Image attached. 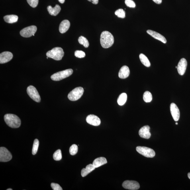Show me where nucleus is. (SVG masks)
Returning <instances> with one entry per match:
<instances>
[{"label": "nucleus", "mask_w": 190, "mask_h": 190, "mask_svg": "<svg viewBox=\"0 0 190 190\" xmlns=\"http://www.w3.org/2000/svg\"><path fill=\"white\" fill-rule=\"evenodd\" d=\"M100 42L103 48H109L114 44V37L110 32L104 31L101 34Z\"/></svg>", "instance_id": "1"}, {"label": "nucleus", "mask_w": 190, "mask_h": 190, "mask_svg": "<svg viewBox=\"0 0 190 190\" xmlns=\"http://www.w3.org/2000/svg\"><path fill=\"white\" fill-rule=\"evenodd\" d=\"M4 119L8 126L13 128H19L21 120L17 116L12 114H7L4 116Z\"/></svg>", "instance_id": "2"}, {"label": "nucleus", "mask_w": 190, "mask_h": 190, "mask_svg": "<svg viewBox=\"0 0 190 190\" xmlns=\"http://www.w3.org/2000/svg\"><path fill=\"white\" fill-rule=\"evenodd\" d=\"M64 52L61 47H55L47 53L46 56L49 58H52L56 61L62 60L64 56Z\"/></svg>", "instance_id": "3"}, {"label": "nucleus", "mask_w": 190, "mask_h": 190, "mask_svg": "<svg viewBox=\"0 0 190 190\" xmlns=\"http://www.w3.org/2000/svg\"><path fill=\"white\" fill-rule=\"evenodd\" d=\"M73 72L72 69H66L54 74L51 76V79L54 81H60L70 76L72 74Z\"/></svg>", "instance_id": "4"}, {"label": "nucleus", "mask_w": 190, "mask_h": 190, "mask_svg": "<svg viewBox=\"0 0 190 190\" xmlns=\"http://www.w3.org/2000/svg\"><path fill=\"white\" fill-rule=\"evenodd\" d=\"M84 89L83 87H77L73 89L68 94V98L71 101H75L80 99L83 95Z\"/></svg>", "instance_id": "5"}, {"label": "nucleus", "mask_w": 190, "mask_h": 190, "mask_svg": "<svg viewBox=\"0 0 190 190\" xmlns=\"http://www.w3.org/2000/svg\"><path fill=\"white\" fill-rule=\"evenodd\" d=\"M136 150L139 154L148 158H152L155 155V151L152 149L145 146H137Z\"/></svg>", "instance_id": "6"}, {"label": "nucleus", "mask_w": 190, "mask_h": 190, "mask_svg": "<svg viewBox=\"0 0 190 190\" xmlns=\"http://www.w3.org/2000/svg\"><path fill=\"white\" fill-rule=\"evenodd\" d=\"M27 92L29 96L37 103H40L41 101V97L37 90L32 86H30L27 89Z\"/></svg>", "instance_id": "7"}, {"label": "nucleus", "mask_w": 190, "mask_h": 190, "mask_svg": "<svg viewBox=\"0 0 190 190\" xmlns=\"http://www.w3.org/2000/svg\"><path fill=\"white\" fill-rule=\"evenodd\" d=\"M37 30V28L36 26H32L24 28L20 31V35L23 37L28 38H30L32 35L34 36V34Z\"/></svg>", "instance_id": "8"}, {"label": "nucleus", "mask_w": 190, "mask_h": 190, "mask_svg": "<svg viewBox=\"0 0 190 190\" xmlns=\"http://www.w3.org/2000/svg\"><path fill=\"white\" fill-rule=\"evenodd\" d=\"M12 155L11 153L5 147L0 148V161L1 162H7L11 160Z\"/></svg>", "instance_id": "9"}, {"label": "nucleus", "mask_w": 190, "mask_h": 190, "mask_svg": "<svg viewBox=\"0 0 190 190\" xmlns=\"http://www.w3.org/2000/svg\"><path fill=\"white\" fill-rule=\"evenodd\" d=\"M122 186L124 188L131 190H138L140 188L139 183L134 181H125L122 184Z\"/></svg>", "instance_id": "10"}, {"label": "nucleus", "mask_w": 190, "mask_h": 190, "mask_svg": "<svg viewBox=\"0 0 190 190\" xmlns=\"http://www.w3.org/2000/svg\"><path fill=\"white\" fill-rule=\"evenodd\" d=\"M170 110L173 120L176 122L178 121L180 117V112L178 107L175 103H172L170 104Z\"/></svg>", "instance_id": "11"}, {"label": "nucleus", "mask_w": 190, "mask_h": 190, "mask_svg": "<svg viewBox=\"0 0 190 190\" xmlns=\"http://www.w3.org/2000/svg\"><path fill=\"white\" fill-rule=\"evenodd\" d=\"M187 66V61L185 58L181 59L177 66V70L179 74L181 75L184 74Z\"/></svg>", "instance_id": "12"}, {"label": "nucleus", "mask_w": 190, "mask_h": 190, "mask_svg": "<svg viewBox=\"0 0 190 190\" xmlns=\"http://www.w3.org/2000/svg\"><path fill=\"white\" fill-rule=\"evenodd\" d=\"M86 121L88 123L95 126H99L101 123V120L100 118L93 114H90L87 116Z\"/></svg>", "instance_id": "13"}, {"label": "nucleus", "mask_w": 190, "mask_h": 190, "mask_svg": "<svg viewBox=\"0 0 190 190\" xmlns=\"http://www.w3.org/2000/svg\"><path fill=\"white\" fill-rule=\"evenodd\" d=\"M150 127L148 125L143 126L139 131V134L142 138L148 139L150 137L151 134L150 132Z\"/></svg>", "instance_id": "14"}, {"label": "nucleus", "mask_w": 190, "mask_h": 190, "mask_svg": "<svg viewBox=\"0 0 190 190\" xmlns=\"http://www.w3.org/2000/svg\"><path fill=\"white\" fill-rule=\"evenodd\" d=\"M13 56L11 53L5 52L0 54V63L3 64L9 62L13 59Z\"/></svg>", "instance_id": "15"}, {"label": "nucleus", "mask_w": 190, "mask_h": 190, "mask_svg": "<svg viewBox=\"0 0 190 190\" xmlns=\"http://www.w3.org/2000/svg\"><path fill=\"white\" fill-rule=\"evenodd\" d=\"M147 33L156 39L161 41L164 44H166L167 40L164 36L152 30H148L147 31Z\"/></svg>", "instance_id": "16"}, {"label": "nucleus", "mask_w": 190, "mask_h": 190, "mask_svg": "<svg viewBox=\"0 0 190 190\" xmlns=\"http://www.w3.org/2000/svg\"><path fill=\"white\" fill-rule=\"evenodd\" d=\"M130 71L129 68L126 66H122L119 71L118 76L120 79H125L129 76Z\"/></svg>", "instance_id": "17"}, {"label": "nucleus", "mask_w": 190, "mask_h": 190, "mask_svg": "<svg viewBox=\"0 0 190 190\" xmlns=\"http://www.w3.org/2000/svg\"><path fill=\"white\" fill-rule=\"evenodd\" d=\"M70 26V23L67 20H63L60 24L59 30L61 33H65L69 29Z\"/></svg>", "instance_id": "18"}, {"label": "nucleus", "mask_w": 190, "mask_h": 190, "mask_svg": "<svg viewBox=\"0 0 190 190\" xmlns=\"http://www.w3.org/2000/svg\"><path fill=\"white\" fill-rule=\"evenodd\" d=\"M49 13L51 15L56 16L60 13L61 10V8L59 5H56L54 8H52V6H49L47 8Z\"/></svg>", "instance_id": "19"}, {"label": "nucleus", "mask_w": 190, "mask_h": 190, "mask_svg": "<svg viewBox=\"0 0 190 190\" xmlns=\"http://www.w3.org/2000/svg\"><path fill=\"white\" fill-rule=\"evenodd\" d=\"M107 163V159L105 157H100L94 161L93 164L95 168L101 167Z\"/></svg>", "instance_id": "20"}, {"label": "nucleus", "mask_w": 190, "mask_h": 190, "mask_svg": "<svg viewBox=\"0 0 190 190\" xmlns=\"http://www.w3.org/2000/svg\"><path fill=\"white\" fill-rule=\"evenodd\" d=\"M95 167L92 164L88 165L85 168H83L81 170V174L82 176L84 177L89 174V173L95 170Z\"/></svg>", "instance_id": "21"}, {"label": "nucleus", "mask_w": 190, "mask_h": 190, "mask_svg": "<svg viewBox=\"0 0 190 190\" xmlns=\"http://www.w3.org/2000/svg\"><path fill=\"white\" fill-rule=\"evenodd\" d=\"M18 17L16 15H7L4 17V19L5 22L9 23H16L18 21Z\"/></svg>", "instance_id": "22"}, {"label": "nucleus", "mask_w": 190, "mask_h": 190, "mask_svg": "<svg viewBox=\"0 0 190 190\" xmlns=\"http://www.w3.org/2000/svg\"><path fill=\"white\" fill-rule=\"evenodd\" d=\"M127 99V95L125 93H122L120 95L117 99L118 105L122 106L125 103Z\"/></svg>", "instance_id": "23"}, {"label": "nucleus", "mask_w": 190, "mask_h": 190, "mask_svg": "<svg viewBox=\"0 0 190 190\" xmlns=\"http://www.w3.org/2000/svg\"><path fill=\"white\" fill-rule=\"evenodd\" d=\"M139 57L141 62L143 65L148 67L150 66L151 64L150 61L145 55L143 54H140Z\"/></svg>", "instance_id": "24"}, {"label": "nucleus", "mask_w": 190, "mask_h": 190, "mask_svg": "<svg viewBox=\"0 0 190 190\" xmlns=\"http://www.w3.org/2000/svg\"><path fill=\"white\" fill-rule=\"evenodd\" d=\"M143 99L146 103H150L152 99V94L149 92H145L143 95Z\"/></svg>", "instance_id": "25"}, {"label": "nucleus", "mask_w": 190, "mask_h": 190, "mask_svg": "<svg viewBox=\"0 0 190 190\" xmlns=\"http://www.w3.org/2000/svg\"><path fill=\"white\" fill-rule=\"evenodd\" d=\"M78 42L79 44L83 45L85 48H88L89 46V43L88 40L83 36L80 37L78 39Z\"/></svg>", "instance_id": "26"}, {"label": "nucleus", "mask_w": 190, "mask_h": 190, "mask_svg": "<svg viewBox=\"0 0 190 190\" xmlns=\"http://www.w3.org/2000/svg\"><path fill=\"white\" fill-rule=\"evenodd\" d=\"M39 145V141L38 139H35L34 141L33 147L32 149V154L35 155L38 152Z\"/></svg>", "instance_id": "27"}, {"label": "nucleus", "mask_w": 190, "mask_h": 190, "mask_svg": "<svg viewBox=\"0 0 190 190\" xmlns=\"http://www.w3.org/2000/svg\"><path fill=\"white\" fill-rule=\"evenodd\" d=\"M53 157L55 160L60 161L62 158V153L60 149L57 150L55 152L53 156Z\"/></svg>", "instance_id": "28"}, {"label": "nucleus", "mask_w": 190, "mask_h": 190, "mask_svg": "<svg viewBox=\"0 0 190 190\" xmlns=\"http://www.w3.org/2000/svg\"><path fill=\"white\" fill-rule=\"evenodd\" d=\"M78 146L76 144H73L69 149V153L71 155H74L78 152Z\"/></svg>", "instance_id": "29"}, {"label": "nucleus", "mask_w": 190, "mask_h": 190, "mask_svg": "<svg viewBox=\"0 0 190 190\" xmlns=\"http://www.w3.org/2000/svg\"><path fill=\"white\" fill-rule=\"evenodd\" d=\"M115 15L119 18H124L125 17V11L122 9H118L115 12Z\"/></svg>", "instance_id": "30"}, {"label": "nucleus", "mask_w": 190, "mask_h": 190, "mask_svg": "<svg viewBox=\"0 0 190 190\" xmlns=\"http://www.w3.org/2000/svg\"><path fill=\"white\" fill-rule=\"evenodd\" d=\"M75 56L77 58H82L86 56L85 53L81 50H77L75 52Z\"/></svg>", "instance_id": "31"}, {"label": "nucleus", "mask_w": 190, "mask_h": 190, "mask_svg": "<svg viewBox=\"0 0 190 190\" xmlns=\"http://www.w3.org/2000/svg\"><path fill=\"white\" fill-rule=\"evenodd\" d=\"M27 1L29 5L33 8L37 7L38 3V0H27Z\"/></svg>", "instance_id": "32"}, {"label": "nucleus", "mask_w": 190, "mask_h": 190, "mask_svg": "<svg viewBox=\"0 0 190 190\" xmlns=\"http://www.w3.org/2000/svg\"><path fill=\"white\" fill-rule=\"evenodd\" d=\"M125 3L128 7L131 8L136 7L135 3L132 0H125Z\"/></svg>", "instance_id": "33"}, {"label": "nucleus", "mask_w": 190, "mask_h": 190, "mask_svg": "<svg viewBox=\"0 0 190 190\" xmlns=\"http://www.w3.org/2000/svg\"><path fill=\"white\" fill-rule=\"evenodd\" d=\"M51 186L54 190H62V189L58 184L53 183H51Z\"/></svg>", "instance_id": "34"}, {"label": "nucleus", "mask_w": 190, "mask_h": 190, "mask_svg": "<svg viewBox=\"0 0 190 190\" xmlns=\"http://www.w3.org/2000/svg\"><path fill=\"white\" fill-rule=\"evenodd\" d=\"M88 1L91 2L94 5H97L99 2V0H88Z\"/></svg>", "instance_id": "35"}, {"label": "nucleus", "mask_w": 190, "mask_h": 190, "mask_svg": "<svg viewBox=\"0 0 190 190\" xmlns=\"http://www.w3.org/2000/svg\"><path fill=\"white\" fill-rule=\"evenodd\" d=\"M152 1L157 4H160L162 2V0H152Z\"/></svg>", "instance_id": "36"}, {"label": "nucleus", "mask_w": 190, "mask_h": 190, "mask_svg": "<svg viewBox=\"0 0 190 190\" xmlns=\"http://www.w3.org/2000/svg\"><path fill=\"white\" fill-rule=\"evenodd\" d=\"M59 2L61 4L64 3L65 2V0H58Z\"/></svg>", "instance_id": "37"}, {"label": "nucleus", "mask_w": 190, "mask_h": 190, "mask_svg": "<svg viewBox=\"0 0 190 190\" xmlns=\"http://www.w3.org/2000/svg\"><path fill=\"white\" fill-rule=\"evenodd\" d=\"M188 177L189 179H190V173H188Z\"/></svg>", "instance_id": "38"}, {"label": "nucleus", "mask_w": 190, "mask_h": 190, "mask_svg": "<svg viewBox=\"0 0 190 190\" xmlns=\"http://www.w3.org/2000/svg\"><path fill=\"white\" fill-rule=\"evenodd\" d=\"M7 190H13V189L11 188H9L7 189Z\"/></svg>", "instance_id": "39"}, {"label": "nucleus", "mask_w": 190, "mask_h": 190, "mask_svg": "<svg viewBox=\"0 0 190 190\" xmlns=\"http://www.w3.org/2000/svg\"><path fill=\"white\" fill-rule=\"evenodd\" d=\"M175 124H176V125H178V123H177V122H176Z\"/></svg>", "instance_id": "40"}, {"label": "nucleus", "mask_w": 190, "mask_h": 190, "mask_svg": "<svg viewBox=\"0 0 190 190\" xmlns=\"http://www.w3.org/2000/svg\"><path fill=\"white\" fill-rule=\"evenodd\" d=\"M176 68H177V66H176Z\"/></svg>", "instance_id": "41"}]
</instances>
